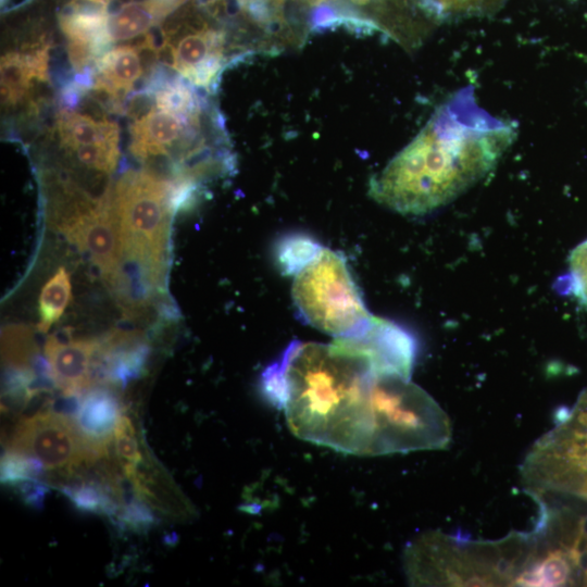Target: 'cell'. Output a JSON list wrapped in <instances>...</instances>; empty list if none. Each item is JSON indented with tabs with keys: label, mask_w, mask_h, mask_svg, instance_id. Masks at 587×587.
I'll list each match as a JSON object with an SVG mask.
<instances>
[{
	"label": "cell",
	"mask_w": 587,
	"mask_h": 587,
	"mask_svg": "<svg viewBox=\"0 0 587 587\" xmlns=\"http://www.w3.org/2000/svg\"><path fill=\"white\" fill-rule=\"evenodd\" d=\"M171 180L151 170L126 171L114 189L122 250L168 261L170 224L174 215Z\"/></svg>",
	"instance_id": "cell-6"
},
{
	"label": "cell",
	"mask_w": 587,
	"mask_h": 587,
	"mask_svg": "<svg viewBox=\"0 0 587 587\" xmlns=\"http://www.w3.org/2000/svg\"><path fill=\"white\" fill-rule=\"evenodd\" d=\"M71 298L70 275L64 267H60L45 284L39 296V332L47 333L60 320Z\"/></svg>",
	"instance_id": "cell-21"
},
{
	"label": "cell",
	"mask_w": 587,
	"mask_h": 587,
	"mask_svg": "<svg viewBox=\"0 0 587 587\" xmlns=\"http://www.w3.org/2000/svg\"><path fill=\"white\" fill-rule=\"evenodd\" d=\"M115 453L124 476L132 479L136 470L143 463L142 454L136 438L135 427L126 415H121L114 429Z\"/></svg>",
	"instance_id": "cell-22"
},
{
	"label": "cell",
	"mask_w": 587,
	"mask_h": 587,
	"mask_svg": "<svg viewBox=\"0 0 587 587\" xmlns=\"http://www.w3.org/2000/svg\"><path fill=\"white\" fill-rule=\"evenodd\" d=\"M98 339L47 338L45 354L50 364L55 387L64 395H79L92 386V361Z\"/></svg>",
	"instance_id": "cell-13"
},
{
	"label": "cell",
	"mask_w": 587,
	"mask_h": 587,
	"mask_svg": "<svg viewBox=\"0 0 587 587\" xmlns=\"http://www.w3.org/2000/svg\"><path fill=\"white\" fill-rule=\"evenodd\" d=\"M8 450L37 458L45 469L67 474L108 455L83 436L73 419L51 410L21 420Z\"/></svg>",
	"instance_id": "cell-8"
},
{
	"label": "cell",
	"mask_w": 587,
	"mask_h": 587,
	"mask_svg": "<svg viewBox=\"0 0 587 587\" xmlns=\"http://www.w3.org/2000/svg\"><path fill=\"white\" fill-rule=\"evenodd\" d=\"M154 92L155 105L159 110L189 117L204 109L201 99L193 88L180 78L150 83L148 91ZM151 91V92H152Z\"/></svg>",
	"instance_id": "cell-19"
},
{
	"label": "cell",
	"mask_w": 587,
	"mask_h": 587,
	"mask_svg": "<svg viewBox=\"0 0 587 587\" xmlns=\"http://www.w3.org/2000/svg\"><path fill=\"white\" fill-rule=\"evenodd\" d=\"M167 263L148 253L122 250L120 263L105 284L126 316H141L166 294Z\"/></svg>",
	"instance_id": "cell-10"
},
{
	"label": "cell",
	"mask_w": 587,
	"mask_h": 587,
	"mask_svg": "<svg viewBox=\"0 0 587 587\" xmlns=\"http://www.w3.org/2000/svg\"><path fill=\"white\" fill-rule=\"evenodd\" d=\"M185 28L170 36L179 34V39L172 47V68L185 77L191 85L214 90L220 74L228 60L226 59V36L217 30L196 21L175 24L171 29Z\"/></svg>",
	"instance_id": "cell-9"
},
{
	"label": "cell",
	"mask_w": 587,
	"mask_h": 587,
	"mask_svg": "<svg viewBox=\"0 0 587 587\" xmlns=\"http://www.w3.org/2000/svg\"><path fill=\"white\" fill-rule=\"evenodd\" d=\"M514 564L512 533L499 540H472L432 532L413 541L404 554L413 585H511Z\"/></svg>",
	"instance_id": "cell-4"
},
{
	"label": "cell",
	"mask_w": 587,
	"mask_h": 587,
	"mask_svg": "<svg viewBox=\"0 0 587 587\" xmlns=\"http://www.w3.org/2000/svg\"><path fill=\"white\" fill-rule=\"evenodd\" d=\"M138 46H120L107 51L97 61L99 76L93 87L118 98L120 92L133 89L143 73Z\"/></svg>",
	"instance_id": "cell-15"
},
{
	"label": "cell",
	"mask_w": 587,
	"mask_h": 587,
	"mask_svg": "<svg viewBox=\"0 0 587 587\" xmlns=\"http://www.w3.org/2000/svg\"><path fill=\"white\" fill-rule=\"evenodd\" d=\"M34 70L25 52H8L1 58V99L5 105L20 102L30 88Z\"/></svg>",
	"instance_id": "cell-20"
},
{
	"label": "cell",
	"mask_w": 587,
	"mask_h": 587,
	"mask_svg": "<svg viewBox=\"0 0 587 587\" xmlns=\"http://www.w3.org/2000/svg\"><path fill=\"white\" fill-rule=\"evenodd\" d=\"M121 415L122 407L115 392L105 387H96L83 395L73 420L87 440L109 452Z\"/></svg>",
	"instance_id": "cell-14"
},
{
	"label": "cell",
	"mask_w": 587,
	"mask_h": 587,
	"mask_svg": "<svg viewBox=\"0 0 587 587\" xmlns=\"http://www.w3.org/2000/svg\"><path fill=\"white\" fill-rule=\"evenodd\" d=\"M277 261L292 276V300L312 327L337 338L363 334L374 317L364 303L345 257L304 235L285 237Z\"/></svg>",
	"instance_id": "cell-3"
},
{
	"label": "cell",
	"mask_w": 587,
	"mask_h": 587,
	"mask_svg": "<svg viewBox=\"0 0 587 587\" xmlns=\"http://www.w3.org/2000/svg\"><path fill=\"white\" fill-rule=\"evenodd\" d=\"M557 284L558 289L572 295L587 308V240L573 249L567 260V271Z\"/></svg>",
	"instance_id": "cell-23"
},
{
	"label": "cell",
	"mask_w": 587,
	"mask_h": 587,
	"mask_svg": "<svg viewBox=\"0 0 587 587\" xmlns=\"http://www.w3.org/2000/svg\"><path fill=\"white\" fill-rule=\"evenodd\" d=\"M324 1H326V0H324ZM351 1H353V2H355L358 4H365V3L370 2L371 0H351Z\"/></svg>",
	"instance_id": "cell-29"
},
{
	"label": "cell",
	"mask_w": 587,
	"mask_h": 587,
	"mask_svg": "<svg viewBox=\"0 0 587 587\" xmlns=\"http://www.w3.org/2000/svg\"><path fill=\"white\" fill-rule=\"evenodd\" d=\"M372 399L374 455L439 450L450 444L448 416L410 377L397 373L377 374Z\"/></svg>",
	"instance_id": "cell-5"
},
{
	"label": "cell",
	"mask_w": 587,
	"mask_h": 587,
	"mask_svg": "<svg viewBox=\"0 0 587 587\" xmlns=\"http://www.w3.org/2000/svg\"><path fill=\"white\" fill-rule=\"evenodd\" d=\"M68 151L84 166L104 173L115 170L120 157L117 142L79 146Z\"/></svg>",
	"instance_id": "cell-24"
},
{
	"label": "cell",
	"mask_w": 587,
	"mask_h": 587,
	"mask_svg": "<svg viewBox=\"0 0 587 587\" xmlns=\"http://www.w3.org/2000/svg\"><path fill=\"white\" fill-rule=\"evenodd\" d=\"M515 137L513 122L491 115L479 105L473 87H464L371 178L370 193L401 214L429 213L483 179Z\"/></svg>",
	"instance_id": "cell-1"
},
{
	"label": "cell",
	"mask_w": 587,
	"mask_h": 587,
	"mask_svg": "<svg viewBox=\"0 0 587 587\" xmlns=\"http://www.w3.org/2000/svg\"><path fill=\"white\" fill-rule=\"evenodd\" d=\"M379 373L366 354L344 340L328 345L294 340L264 370L260 387L300 439L373 455L372 390Z\"/></svg>",
	"instance_id": "cell-2"
},
{
	"label": "cell",
	"mask_w": 587,
	"mask_h": 587,
	"mask_svg": "<svg viewBox=\"0 0 587 587\" xmlns=\"http://www.w3.org/2000/svg\"><path fill=\"white\" fill-rule=\"evenodd\" d=\"M50 223L90 259L105 283L112 277L122 257V236L111 186L98 199L65 192L54 203Z\"/></svg>",
	"instance_id": "cell-7"
},
{
	"label": "cell",
	"mask_w": 587,
	"mask_h": 587,
	"mask_svg": "<svg viewBox=\"0 0 587 587\" xmlns=\"http://www.w3.org/2000/svg\"><path fill=\"white\" fill-rule=\"evenodd\" d=\"M1 353L4 367L33 369L36 373L42 359L32 329L21 324L2 329Z\"/></svg>",
	"instance_id": "cell-18"
},
{
	"label": "cell",
	"mask_w": 587,
	"mask_h": 587,
	"mask_svg": "<svg viewBox=\"0 0 587 587\" xmlns=\"http://www.w3.org/2000/svg\"><path fill=\"white\" fill-rule=\"evenodd\" d=\"M58 133L66 150L86 145L112 143L120 139L118 125L107 118L96 120L86 114L62 111Z\"/></svg>",
	"instance_id": "cell-16"
},
{
	"label": "cell",
	"mask_w": 587,
	"mask_h": 587,
	"mask_svg": "<svg viewBox=\"0 0 587 587\" xmlns=\"http://www.w3.org/2000/svg\"><path fill=\"white\" fill-rule=\"evenodd\" d=\"M43 469L37 458L7 450L1 459V483L14 486L24 479L39 476Z\"/></svg>",
	"instance_id": "cell-25"
},
{
	"label": "cell",
	"mask_w": 587,
	"mask_h": 587,
	"mask_svg": "<svg viewBox=\"0 0 587 587\" xmlns=\"http://www.w3.org/2000/svg\"><path fill=\"white\" fill-rule=\"evenodd\" d=\"M202 111L182 117L152 109L130 126V152L140 160L170 155V148L180 141L179 155L207 143L201 132Z\"/></svg>",
	"instance_id": "cell-11"
},
{
	"label": "cell",
	"mask_w": 587,
	"mask_h": 587,
	"mask_svg": "<svg viewBox=\"0 0 587 587\" xmlns=\"http://www.w3.org/2000/svg\"><path fill=\"white\" fill-rule=\"evenodd\" d=\"M163 15L155 0H142L123 4L109 14L107 30L110 40H125L147 34Z\"/></svg>",
	"instance_id": "cell-17"
},
{
	"label": "cell",
	"mask_w": 587,
	"mask_h": 587,
	"mask_svg": "<svg viewBox=\"0 0 587 587\" xmlns=\"http://www.w3.org/2000/svg\"><path fill=\"white\" fill-rule=\"evenodd\" d=\"M96 1H101V2L108 3L110 0H96Z\"/></svg>",
	"instance_id": "cell-30"
},
{
	"label": "cell",
	"mask_w": 587,
	"mask_h": 587,
	"mask_svg": "<svg viewBox=\"0 0 587 587\" xmlns=\"http://www.w3.org/2000/svg\"><path fill=\"white\" fill-rule=\"evenodd\" d=\"M150 347L142 332L116 328L98 339L92 361V383L122 388L145 371Z\"/></svg>",
	"instance_id": "cell-12"
},
{
	"label": "cell",
	"mask_w": 587,
	"mask_h": 587,
	"mask_svg": "<svg viewBox=\"0 0 587 587\" xmlns=\"http://www.w3.org/2000/svg\"><path fill=\"white\" fill-rule=\"evenodd\" d=\"M115 521L122 527L146 530L152 526L155 519L150 509L143 503V500L137 497L121 505Z\"/></svg>",
	"instance_id": "cell-26"
},
{
	"label": "cell",
	"mask_w": 587,
	"mask_h": 587,
	"mask_svg": "<svg viewBox=\"0 0 587 587\" xmlns=\"http://www.w3.org/2000/svg\"><path fill=\"white\" fill-rule=\"evenodd\" d=\"M495 0H419V5L427 13H461L482 9Z\"/></svg>",
	"instance_id": "cell-27"
},
{
	"label": "cell",
	"mask_w": 587,
	"mask_h": 587,
	"mask_svg": "<svg viewBox=\"0 0 587 587\" xmlns=\"http://www.w3.org/2000/svg\"><path fill=\"white\" fill-rule=\"evenodd\" d=\"M13 487H16L26 504L37 510L43 505L45 498L49 491L48 486L36 477L24 479Z\"/></svg>",
	"instance_id": "cell-28"
}]
</instances>
